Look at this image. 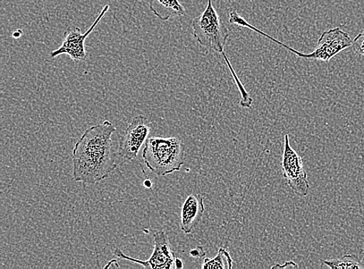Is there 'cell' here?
<instances>
[{
    "mask_svg": "<svg viewBox=\"0 0 364 269\" xmlns=\"http://www.w3.org/2000/svg\"><path fill=\"white\" fill-rule=\"evenodd\" d=\"M324 264L333 269H361L363 266L358 256L354 255L343 256L341 258L326 260Z\"/></svg>",
    "mask_w": 364,
    "mask_h": 269,
    "instance_id": "obj_12",
    "label": "cell"
},
{
    "mask_svg": "<svg viewBox=\"0 0 364 269\" xmlns=\"http://www.w3.org/2000/svg\"><path fill=\"white\" fill-rule=\"evenodd\" d=\"M201 268L204 269H231L233 268V260L230 252L220 248L215 258H205Z\"/></svg>",
    "mask_w": 364,
    "mask_h": 269,
    "instance_id": "obj_11",
    "label": "cell"
},
{
    "mask_svg": "<svg viewBox=\"0 0 364 269\" xmlns=\"http://www.w3.org/2000/svg\"><path fill=\"white\" fill-rule=\"evenodd\" d=\"M299 268V265L296 264L294 262H292V260H290V262H287L284 263L283 265L277 264L272 267V268Z\"/></svg>",
    "mask_w": 364,
    "mask_h": 269,
    "instance_id": "obj_15",
    "label": "cell"
},
{
    "mask_svg": "<svg viewBox=\"0 0 364 269\" xmlns=\"http://www.w3.org/2000/svg\"><path fill=\"white\" fill-rule=\"evenodd\" d=\"M150 131L151 123L146 116H134L120 138L118 154L128 161H133L147 141Z\"/></svg>",
    "mask_w": 364,
    "mask_h": 269,
    "instance_id": "obj_8",
    "label": "cell"
},
{
    "mask_svg": "<svg viewBox=\"0 0 364 269\" xmlns=\"http://www.w3.org/2000/svg\"><path fill=\"white\" fill-rule=\"evenodd\" d=\"M144 185H145L146 187L150 189L152 186V182H151V180H145V182H144Z\"/></svg>",
    "mask_w": 364,
    "mask_h": 269,
    "instance_id": "obj_17",
    "label": "cell"
},
{
    "mask_svg": "<svg viewBox=\"0 0 364 269\" xmlns=\"http://www.w3.org/2000/svg\"><path fill=\"white\" fill-rule=\"evenodd\" d=\"M192 28L199 45L223 55L225 54V47L230 33L220 18L213 0H208L205 11L193 20Z\"/></svg>",
    "mask_w": 364,
    "mask_h": 269,
    "instance_id": "obj_4",
    "label": "cell"
},
{
    "mask_svg": "<svg viewBox=\"0 0 364 269\" xmlns=\"http://www.w3.org/2000/svg\"><path fill=\"white\" fill-rule=\"evenodd\" d=\"M143 161L159 176L181 171L185 162V146L178 138H148L142 151Z\"/></svg>",
    "mask_w": 364,
    "mask_h": 269,
    "instance_id": "obj_3",
    "label": "cell"
},
{
    "mask_svg": "<svg viewBox=\"0 0 364 269\" xmlns=\"http://www.w3.org/2000/svg\"><path fill=\"white\" fill-rule=\"evenodd\" d=\"M154 250L148 260H140L126 256L119 248H115L114 255L119 258L131 260L146 268L171 269L175 268L176 256L171 241L165 231H156L154 233Z\"/></svg>",
    "mask_w": 364,
    "mask_h": 269,
    "instance_id": "obj_6",
    "label": "cell"
},
{
    "mask_svg": "<svg viewBox=\"0 0 364 269\" xmlns=\"http://www.w3.org/2000/svg\"><path fill=\"white\" fill-rule=\"evenodd\" d=\"M190 255L193 258H200L206 256V252L202 246H198L197 248L192 249L190 251Z\"/></svg>",
    "mask_w": 364,
    "mask_h": 269,
    "instance_id": "obj_14",
    "label": "cell"
},
{
    "mask_svg": "<svg viewBox=\"0 0 364 269\" xmlns=\"http://www.w3.org/2000/svg\"><path fill=\"white\" fill-rule=\"evenodd\" d=\"M282 168L284 177L295 194L300 197L308 196L310 189L308 174L301 158L291 147L287 133L284 136Z\"/></svg>",
    "mask_w": 364,
    "mask_h": 269,
    "instance_id": "obj_5",
    "label": "cell"
},
{
    "mask_svg": "<svg viewBox=\"0 0 364 269\" xmlns=\"http://www.w3.org/2000/svg\"><path fill=\"white\" fill-rule=\"evenodd\" d=\"M205 210L204 198L200 194H192L186 199L181 209L182 231L191 234L201 221Z\"/></svg>",
    "mask_w": 364,
    "mask_h": 269,
    "instance_id": "obj_9",
    "label": "cell"
},
{
    "mask_svg": "<svg viewBox=\"0 0 364 269\" xmlns=\"http://www.w3.org/2000/svg\"><path fill=\"white\" fill-rule=\"evenodd\" d=\"M175 268L182 269L184 267L183 260L180 258H176L175 259Z\"/></svg>",
    "mask_w": 364,
    "mask_h": 269,
    "instance_id": "obj_16",
    "label": "cell"
},
{
    "mask_svg": "<svg viewBox=\"0 0 364 269\" xmlns=\"http://www.w3.org/2000/svg\"><path fill=\"white\" fill-rule=\"evenodd\" d=\"M352 48L355 54L364 57V32L360 33L353 40Z\"/></svg>",
    "mask_w": 364,
    "mask_h": 269,
    "instance_id": "obj_13",
    "label": "cell"
},
{
    "mask_svg": "<svg viewBox=\"0 0 364 269\" xmlns=\"http://www.w3.org/2000/svg\"><path fill=\"white\" fill-rule=\"evenodd\" d=\"M117 128L109 121L85 131L73 150V179L94 185L103 181L117 167L112 136Z\"/></svg>",
    "mask_w": 364,
    "mask_h": 269,
    "instance_id": "obj_1",
    "label": "cell"
},
{
    "mask_svg": "<svg viewBox=\"0 0 364 269\" xmlns=\"http://www.w3.org/2000/svg\"><path fill=\"white\" fill-rule=\"evenodd\" d=\"M109 5L104 6L94 23L87 31L82 33L81 29L78 27L72 26L68 28L64 35L63 44L58 49L50 53V57H56L59 55H69L71 60L76 63L82 62L87 60V54L85 48V41L90 33L95 29L98 23L104 18L109 10Z\"/></svg>",
    "mask_w": 364,
    "mask_h": 269,
    "instance_id": "obj_7",
    "label": "cell"
},
{
    "mask_svg": "<svg viewBox=\"0 0 364 269\" xmlns=\"http://www.w3.org/2000/svg\"><path fill=\"white\" fill-rule=\"evenodd\" d=\"M149 8L163 21H167L174 16H183L187 13L179 0H150Z\"/></svg>",
    "mask_w": 364,
    "mask_h": 269,
    "instance_id": "obj_10",
    "label": "cell"
},
{
    "mask_svg": "<svg viewBox=\"0 0 364 269\" xmlns=\"http://www.w3.org/2000/svg\"><path fill=\"white\" fill-rule=\"evenodd\" d=\"M231 23L238 25L241 28H247L257 32L259 35L265 37L269 40L274 42L278 45L289 50V52L297 55L300 58L312 61H320L328 63L338 55H340L343 50L352 47L353 40L347 33L340 28L329 29L324 33L318 38L316 48L309 54H304L299 52V50L291 48L283 43V42L273 38L262 31L259 28L254 27L247 20L244 19L238 13H235L232 16Z\"/></svg>",
    "mask_w": 364,
    "mask_h": 269,
    "instance_id": "obj_2",
    "label": "cell"
}]
</instances>
